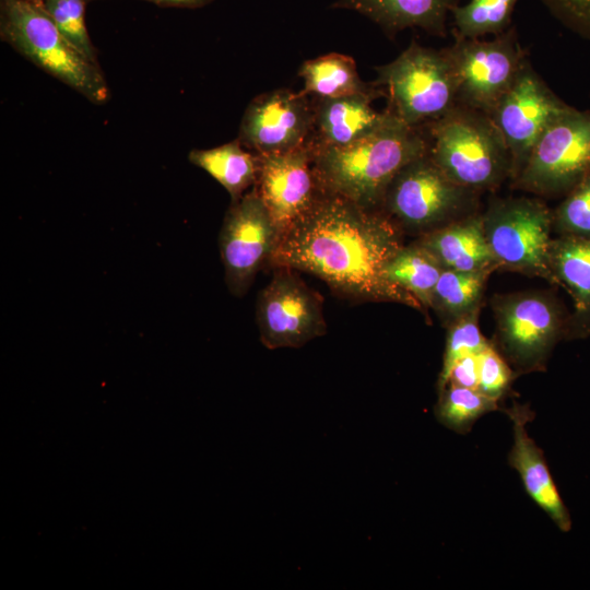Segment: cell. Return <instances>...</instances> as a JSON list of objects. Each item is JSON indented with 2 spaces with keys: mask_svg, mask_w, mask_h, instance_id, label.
Returning a JSON list of instances; mask_svg holds the SVG:
<instances>
[{
  "mask_svg": "<svg viewBox=\"0 0 590 590\" xmlns=\"http://www.w3.org/2000/svg\"><path fill=\"white\" fill-rule=\"evenodd\" d=\"M402 247L389 217L323 191L281 234L271 262L312 274L352 299L398 303L425 312L412 294L385 274Z\"/></svg>",
  "mask_w": 590,
  "mask_h": 590,
  "instance_id": "obj_1",
  "label": "cell"
},
{
  "mask_svg": "<svg viewBox=\"0 0 590 590\" xmlns=\"http://www.w3.org/2000/svg\"><path fill=\"white\" fill-rule=\"evenodd\" d=\"M310 149L314 170L324 192L374 210L382 204L398 173L428 153V142L417 128L387 108L385 120L364 138L344 146Z\"/></svg>",
  "mask_w": 590,
  "mask_h": 590,
  "instance_id": "obj_2",
  "label": "cell"
},
{
  "mask_svg": "<svg viewBox=\"0 0 590 590\" xmlns=\"http://www.w3.org/2000/svg\"><path fill=\"white\" fill-rule=\"evenodd\" d=\"M428 125V155L455 184L474 191L511 176L509 150L488 115L457 104Z\"/></svg>",
  "mask_w": 590,
  "mask_h": 590,
  "instance_id": "obj_3",
  "label": "cell"
},
{
  "mask_svg": "<svg viewBox=\"0 0 590 590\" xmlns=\"http://www.w3.org/2000/svg\"><path fill=\"white\" fill-rule=\"evenodd\" d=\"M0 37L17 52L94 104L109 98L99 64L82 56L37 0H0Z\"/></svg>",
  "mask_w": 590,
  "mask_h": 590,
  "instance_id": "obj_4",
  "label": "cell"
},
{
  "mask_svg": "<svg viewBox=\"0 0 590 590\" xmlns=\"http://www.w3.org/2000/svg\"><path fill=\"white\" fill-rule=\"evenodd\" d=\"M388 109L411 127L429 123L458 104V85L446 51L412 42L393 61L375 68Z\"/></svg>",
  "mask_w": 590,
  "mask_h": 590,
  "instance_id": "obj_5",
  "label": "cell"
},
{
  "mask_svg": "<svg viewBox=\"0 0 590 590\" xmlns=\"http://www.w3.org/2000/svg\"><path fill=\"white\" fill-rule=\"evenodd\" d=\"M493 345L515 375L544 370L556 343L567 338L568 316L548 293L518 292L492 298Z\"/></svg>",
  "mask_w": 590,
  "mask_h": 590,
  "instance_id": "obj_6",
  "label": "cell"
},
{
  "mask_svg": "<svg viewBox=\"0 0 590 590\" xmlns=\"http://www.w3.org/2000/svg\"><path fill=\"white\" fill-rule=\"evenodd\" d=\"M482 216L498 269L554 283L548 264L553 212L543 202L524 197L497 199Z\"/></svg>",
  "mask_w": 590,
  "mask_h": 590,
  "instance_id": "obj_7",
  "label": "cell"
},
{
  "mask_svg": "<svg viewBox=\"0 0 590 590\" xmlns=\"http://www.w3.org/2000/svg\"><path fill=\"white\" fill-rule=\"evenodd\" d=\"M589 175L590 110L570 106L543 131L514 185L536 194L560 196Z\"/></svg>",
  "mask_w": 590,
  "mask_h": 590,
  "instance_id": "obj_8",
  "label": "cell"
},
{
  "mask_svg": "<svg viewBox=\"0 0 590 590\" xmlns=\"http://www.w3.org/2000/svg\"><path fill=\"white\" fill-rule=\"evenodd\" d=\"M457 78L458 104L489 115L527 58L514 27L492 40L462 39L446 49Z\"/></svg>",
  "mask_w": 590,
  "mask_h": 590,
  "instance_id": "obj_9",
  "label": "cell"
},
{
  "mask_svg": "<svg viewBox=\"0 0 590 590\" xmlns=\"http://www.w3.org/2000/svg\"><path fill=\"white\" fill-rule=\"evenodd\" d=\"M472 192L451 181L427 153L398 173L382 205L403 227L429 232L455 221Z\"/></svg>",
  "mask_w": 590,
  "mask_h": 590,
  "instance_id": "obj_10",
  "label": "cell"
},
{
  "mask_svg": "<svg viewBox=\"0 0 590 590\" xmlns=\"http://www.w3.org/2000/svg\"><path fill=\"white\" fill-rule=\"evenodd\" d=\"M280 233L256 188L232 201L219 236L225 282L244 296L256 274L271 261Z\"/></svg>",
  "mask_w": 590,
  "mask_h": 590,
  "instance_id": "obj_11",
  "label": "cell"
},
{
  "mask_svg": "<svg viewBox=\"0 0 590 590\" xmlns=\"http://www.w3.org/2000/svg\"><path fill=\"white\" fill-rule=\"evenodd\" d=\"M278 268L257 300L260 339L270 350L300 347L326 333L322 303L293 269Z\"/></svg>",
  "mask_w": 590,
  "mask_h": 590,
  "instance_id": "obj_12",
  "label": "cell"
},
{
  "mask_svg": "<svg viewBox=\"0 0 590 590\" xmlns=\"http://www.w3.org/2000/svg\"><path fill=\"white\" fill-rule=\"evenodd\" d=\"M570 106L557 97L527 60L515 82L488 115L511 157L514 180L546 127Z\"/></svg>",
  "mask_w": 590,
  "mask_h": 590,
  "instance_id": "obj_13",
  "label": "cell"
},
{
  "mask_svg": "<svg viewBox=\"0 0 590 590\" xmlns=\"http://www.w3.org/2000/svg\"><path fill=\"white\" fill-rule=\"evenodd\" d=\"M307 96L287 88L257 96L244 113L237 139L258 155L305 145L314 122V107Z\"/></svg>",
  "mask_w": 590,
  "mask_h": 590,
  "instance_id": "obj_14",
  "label": "cell"
},
{
  "mask_svg": "<svg viewBox=\"0 0 590 590\" xmlns=\"http://www.w3.org/2000/svg\"><path fill=\"white\" fill-rule=\"evenodd\" d=\"M257 156L255 188L281 236L323 192L314 170L312 152L306 143L288 152Z\"/></svg>",
  "mask_w": 590,
  "mask_h": 590,
  "instance_id": "obj_15",
  "label": "cell"
},
{
  "mask_svg": "<svg viewBox=\"0 0 590 590\" xmlns=\"http://www.w3.org/2000/svg\"><path fill=\"white\" fill-rule=\"evenodd\" d=\"M512 422L514 445L508 453V464L514 468L528 495L543 509L563 532L571 529V519L546 464L542 450L529 436L526 425L533 420L528 404L515 402L502 409Z\"/></svg>",
  "mask_w": 590,
  "mask_h": 590,
  "instance_id": "obj_16",
  "label": "cell"
},
{
  "mask_svg": "<svg viewBox=\"0 0 590 590\" xmlns=\"http://www.w3.org/2000/svg\"><path fill=\"white\" fill-rule=\"evenodd\" d=\"M380 90L333 98H318L312 104L314 122L308 144L312 148L344 146L373 132L387 116L376 111L371 101L384 95Z\"/></svg>",
  "mask_w": 590,
  "mask_h": 590,
  "instance_id": "obj_17",
  "label": "cell"
},
{
  "mask_svg": "<svg viewBox=\"0 0 590 590\" xmlns=\"http://www.w3.org/2000/svg\"><path fill=\"white\" fill-rule=\"evenodd\" d=\"M548 264L554 284L563 286L574 303L567 339L590 337V237L559 235L552 239Z\"/></svg>",
  "mask_w": 590,
  "mask_h": 590,
  "instance_id": "obj_18",
  "label": "cell"
},
{
  "mask_svg": "<svg viewBox=\"0 0 590 590\" xmlns=\"http://www.w3.org/2000/svg\"><path fill=\"white\" fill-rule=\"evenodd\" d=\"M417 243L444 269L461 272H492L498 269L484 233L482 215L449 222L425 233Z\"/></svg>",
  "mask_w": 590,
  "mask_h": 590,
  "instance_id": "obj_19",
  "label": "cell"
},
{
  "mask_svg": "<svg viewBox=\"0 0 590 590\" xmlns=\"http://www.w3.org/2000/svg\"><path fill=\"white\" fill-rule=\"evenodd\" d=\"M459 0H337L332 9L355 11L376 24L389 36L418 27L444 37L447 17Z\"/></svg>",
  "mask_w": 590,
  "mask_h": 590,
  "instance_id": "obj_20",
  "label": "cell"
},
{
  "mask_svg": "<svg viewBox=\"0 0 590 590\" xmlns=\"http://www.w3.org/2000/svg\"><path fill=\"white\" fill-rule=\"evenodd\" d=\"M191 164L211 175L229 193L232 201L243 197L256 185L258 156L246 150L238 139L208 150H192Z\"/></svg>",
  "mask_w": 590,
  "mask_h": 590,
  "instance_id": "obj_21",
  "label": "cell"
},
{
  "mask_svg": "<svg viewBox=\"0 0 590 590\" xmlns=\"http://www.w3.org/2000/svg\"><path fill=\"white\" fill-rule=\"evenodd\" d=\"M298 74L304 80L300 92L317 98L341 97L376 90L361 80L353 58L338 52L305 61Z\"/></svg>",
  "mask_w": 590,
  "mask_h": 590,
  "instance_id": "obj_22",
  "label": "cell"
},
{
  "mask_svg": "<svg viewBox=\"0 0 590 590\" xmlns=\"http://www.w3.org/2000/svg\"><path fill=\"white\" fill-rule=\"evenodd\" d=\"M442 270L438 260L416 241L403 246L394 255L387 263L385 274L390 282L412 294L426 311Z\"/></svg>",
  "mask_w": 590,
  "mask_h": 590,
  "instance_id": "obj_23",
  "label": "cell"
},
{
  "mask_svg": "<svg viewBox=\"0 0 590 590\" xmlns=\"http://www.w3.org/2000/svg\"><path fill=\"white\" fill-rule=\"evenodd\" d=\"M491 273L444 269L435 286L430 308L447 326L480 308L485 282Z\"/></svg>",
  "mask_w": 590,
  "mask_h": 590,
  "instance_id": "obj_24",
  "label": "cell"
},
{
  "mask_svg": "<svg viewBox=\"0 0 590 590\" xmlns=\"http://www.w3.org/2000/svg\"><path fill=\"white\" fill-rule=\"evenodd\" d=\"M497 410H502L498 402L479 389L448 384L438 391L435 415L447 428L467 434L482 415Z\"/></svg>",
  "mask_w": 590,
  "mask_h": 590,
  "instance_id": "obj_25",
  "label": "cell"
},
{
  "mask_svg": "<svg viewBox=\"0 0 590 590\" xmlns=\"http://www.w3.org/2000/svg\"><path fill=\"white\" fill-rule=\"evenodd\" d=\"M518 0H470L451 14L457 38L475 39L508 30Z\"/></svg>",
  "mask_w": 590,
  "mask_h": 590,
  "instance_id": "obj_26",
  "label": "cell"
},
{
  "mask_svg": "<svg viewBox=\"0 0 590 590\" xmlns=\"http://www.w3.org/2000/svg\"><path fill=\"white\" fill-rule=\"evenodd\" d=\"M480 308L448 324L446 346L437 389L442 390L455 364L469 354H480L489 342L479 328Z\"/></svg>",
  "mask_w": 590,
  "mask_h": 590,
  "instance_id": "obj_27",
  "label": "cell"
},
{
  "mask_svg": "<svg viewBox=\"0 0 590 590\" xmlns=\"http://www.w3.org/2000/svg\"><path fill=\"white\" fill-rule=\"evenodd\" d=\"M66 39L87 60L98 64L85 23L87 0L39 1Z\"/></svg>",
  "mask_w": 590,
  "mask_h": 590,
  "instance_id": "obj_28",
  "label": "cell"
},
{
  "mask_svg": "<svg viewBox=\"0 0 590 590\" xmlns=\"http://www.w3.org/2000/svg\"><path fill=\"white\" fill-rule=\"evenodd\" d=\"M559 235L590 237V175L577 184L553 212Z\"/></svg>",
  "mask_w": 590,
  "mask_h": 590,
  "instance_id": "obj_29",
  "label": "cell"
},
{
  "mask_svg": "<svg viewBox=\"0 0 590 590\" xmlns=\"http://www.w3.org/2000/svg\"><path fill=\"white\" fill-rule=\"evenodd\" d=\"M477 356V389L485 396L499 402L509 391L515 373L491 342Z\"/></svg>",
  "mask_w": 590,
  "mask_h": 590,
  "instance_id": "obj_30",
  "label": "cell"
},
{
  "mask_svg": "<svg viewBox=\"0 0 590 590\" xmlns=\"http://www.w3.org/2000/svg\"><path fill=\"white\" fill-rule=\"evenodd\" d=\"M567 28L590 40V0H542Z\"/></svg>",
  "mask_w": 590,
  "mask_h": 590,
  "instance_id": "obj_31",
  "label": "cell"
},
{
  "mask_svg": "<svg viewBox=\"0 0 590 590\" xmlns=\"http://www.w3.org/2000/svg\"><path fill=\"white\" fill-rule=\"evenodd\" d=\"M479 354H469L460 358L452 367L448 384L477 389L479 386ZM447 384V385H448Z\"/></svg>",
  "mask_w": 590,
  "mask_h": 590,
  "instance_id": "obj_32",
  "label": "cell"
},
{
  "mask_svg": "<svg viewBox=\"0 0 590 590\" xmlns=\"http://www.w3.org/2000/svg\"><path fill=\"white\" fill-rule=\"evenodd\" d=\"M160 7L200 8L213 0H142Z\"/></svg>",
  "mask_w": 590,
  "mask_h": 590,
  "instance_id": "obj_33",
  "label": "cell"
},
{
  "mask_svg": "<svg viewBox=\"0 0 590 590\" xmlns=\"http://www.w3.org/2000/svg\"><path fill=\"white\" fill-rule=\"evenodd\" d=\"M88 2L92 1V0H87Z\"/></svg>",
  "mask_w": 590,
  "mask_h": 590,
  "instance_id": "obj_34",
  "label": "cell"
},
{
  "mask_svg": "<svg viewBox=\"0 0 590 590\" xmlns=\"http://www.w3.org/2000/svg\"><path fill=\"white\" fill-rule=\"evenodd\" d=\"M37 1H40V0H37Z\"/></svg>",
  "mask_w": 590,
  "mask_h": 590,
  "instance_id": "obj_35",
  "label": "cell"
}]
</instances>
